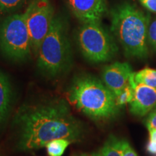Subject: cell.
Listing matches in <instances>:
<instances>
[{
	"mask_svg": "<svg viewBox=\"0 0 156 156\" xmlns=\"http://www.w3.org/2000/svg\"><path fill=\"white\" fill-rule=\"evenodd\" d=\"M13 123L18 129L17 147L21 151L46 147L56 139L79 142L85 134L83 124L63 99L23 106L17 111Z\"/></svg>",
	"mask_w": 156,
	"mask_h": 156,
	"instance_id": "obj_1",
	"label": "cell"
},
{
	"mask_svg": "<svg viewBox=\"0 0 156 156\" xmlns=\"http://www.w3.org/2000/svg\"><path fill=\"white\" fill-rule=\"evenodd\" d=\"M111 31L129 57L145 58L148 55L147 30L151 15L129 2L111 9Z\"/></svg>",
	"mask_w": 156,
	"mask_h": 156,
	"instance_id": "obj_2",
	"label": "cell"
},
{
	"mask_svg": "<svg viewBox=\"0 0 156 156\" xmlns=\"http://www.w3.org/2000/svg\"><path fill=\"white\" fill-rule=\"evenodd\" d=\"M67 98L78 111L95 121L114 119L121 109L116 104V96L102 80L88 74L74 78Z\"/></svg>",
	"mask_w": 156,
	"mask_h": 156,
	"instance_id": "obj_3",
	"label": "cell"
},
{
	"mask_svg": "<svg viewBox=\"0 0 156 156\" xmlns=\"http://www.w3.org/2000/svg\"><path fill=\"white\" fill-rule=\"evenodd\" d=\"M37 66L43 75L56 78L67 73L73 63V49L66 19L54 15L38 53Z\"/></svg>",
	"mask_w": 156,
	"mask_h": 156,
	"instance_id": "obj_4",
	"label": "cell"
},
{
	"mask_svg": "<svg viewBox=\"0 0 156 156\" xmlns=\"http://www.w3.org/2000/svg\"><path fill=\"white\" fill-rule=\"evenodd\" d=\"M76 42L84 58L93 63L110 61L119 51L114 38L101 22L83 23L76 33Z\"/></svg>",
	"mask_w": 156,
	"mask_h": 156,
	"instance_id": "obj_5",
	"label": "cell"
},
{
	"mask_svg": "<svg viewBox=\"0 0 156 156\" xmlns=\"http://www.w3.org/2000/svg\"><path fill=\"white\" fill-rule=\"evenodd\" d=\"M0 51L14 62H25L30 57V37L24 13H12L1 20Z\"/></svg>",
	"mask_w": 156,
	"mask_h": 156,
	"instance_id": "obj_6",
	"label": "cell"
},
{
	"mask_svg": "<svg viewBox=\"0 0 156 156\" xmlns=\"http://www.w3.org/2000/svg\"><path fill=\"white\" fill-rule=\"evenodd\" d=\"M24 15L30 37L32 52L38 55L41 45L53 21L54 7L50 0H32L25 9Z\"/></svg>",
	"mask_w": 156,
	"mask_h": 156,
	"instance_id": "obj_7",
	"label": "cell"
},
{
	"mask_svg": "<svg viewBox=\"0 0 156 156\" xmlns=\"http://www.w3.org/2000/svg\"><path fill=\"white\" fill-rule=\"evenodd\" d=\"M68 8L82 23L101 22L107 12L106 0H65Z\"/></svg>",
	"mask_w": 156,
	"mask_h": 156,
	"instance_id": "obj_8",
	"label": "cell"
},
{
	"mask_svg": "<svg viewBox=\"0 0 156 156\" xmlns=\"http://www.w3.org/2000/svg\"><path fill=\"white\" fill-rule=\"evenodd\" d=\"M133 73L131 65L127 62H116L103 68L101 80L115 96H117L129 83Z\"/></svg>",
	"mask_w": 156,
	"mask_h": 156,
	"instance_id": "obj_9",
	"label": "cell"
},
{
	"mask_svg": "<svg viewBox=\"0 0 156 156\" xmlns=\"http://www.w3.org/2000/svg\"><path fill=\"white\" fill-rule=\"evenodd\" d=\"M130 112L138 116H144L156 107V88L136 83L134 98L129 104Z\"/></svg>",
	"mask_w": 156,
	"mask_h": 156,
	"instance_id": "obj_10",
	"label": "cell"
},
{
	"mask_svg": "<svg viewBox=\"0 0 156 156\" xmlns=\"http://www.w3.org/2000/svg\"><path fill=\"white\" fill-rule=\"evenodd\" d=\"M12 101V87L9 79L0 69V123L7 118Z\"/></svg>",
	"mask_w": 156,
	"mask_h": 156,
	"instance_id": "obj_11",
	"label": "cell"
},
{
	"mask_svg": "<svg viewBox=\"0 0 156 156\" xmlns=\"http://www.w3.org/2000/svg\"><path fill=\"white\" fill-rule=\"evenodd\" d=\"M123 142L114 135H110L98 152L100 156H123Z\"/></svg>",
	"mask_w": 156,
	"mask_h": 156,
	"instance_id": "obj_12",
	"label": "cell"
},
{
	"mask_svg": "<svg viewBox=\"0 0 156 156\" xmlns=\"http://www.w3.org/2000/svg\"><path fill=\"white\" fill-rule=\"evenodd\" d=\"M134 73L132 74L131 77H130L129 83L122 90V91L116 96V102L117 106L119 108H122L126 104H129L131 103L134 98V88L136 83L134 81Z\"/></svg>",
	"mask_w": 156,
	"mask_h": 156,
	"instance_id": "obj_13",
	"label": "cell"
},
{
	"mask_svg": "<svg viewBox=\"0 0 156 156\" xmlns=\"http://www.w3.org/2000/svg\"><path fill=\"white\" fill-rule=\"evenodd\" d=\"M134 81L136 83L143 84L156 88V69L152 68H144L137 73H134Z\"/></svg>",
	"mask_w": 156,
	"mask_h": 156,
	"instance_id": "obj_14",
	"label": "cell"
},
{
	"mask_svg": "<svg viewBox=\"0 0 156 156\" xmlns=\"http://www.w3.org/2000/svg\"><path fill=\"white\" fill-rule=\"evenodd\" d=\"M71 141L67 139H56L46 144V151L49 156H63Z\"/></svg>",
	"mask_w": 156,
	"mask_h": 156,
	"instance_id": "obj_15",
	"label": "cell"
},
{
	"mask_svg": "<svg viewBox=\"0 0 156 156\" xmlns=\"http://www.w3.org/2000/svg\"><path fill=\"white\" fill-rule=\"evenodd\" d=\"M28 2V0H0V15L14 13Z\"/></svg>",
	"mask_w": 156,
	"mask_h": 156,
	"instance_id": "obj_16",
	"label": "cell"
},
{
	"mask_svg": "<svg viewBox=\"0 0 156 156\" xmlns=\"http://www.w3.org/2000/svg\"><path fill=\"white\" fill-rule=\"evenodd\" d=\"M147 43L156 50V19L150 23L148 27Z\"/></svg>",
	"mask_w": 156,
	"mask_h": 156,
	"instance_id": "obj_17",
	"label": "cell"
},
{
	"mask_svg": "<svg viewBox=\"0 0 156 156\" xmlns=\"http://www.w3.org/2000/svg\"><path fill=\"white\" fill-rule=\"evenodd\" d=\"M145 124L148 131L156 129V107L148 114L145 121Z\"/></svg>",
	"mask_w": 156,
	"mask_h": 156,
	"instance_id": "obj_18",
	"label": "cell"
},
{
	"mask_svg": "<svg viewBox=\"0 0 156 156\" xmlns=\"http://www.w3.org/2000/svg\"><path fill=\"white\" fill-rule=\"evenodd\" d=\"M139 2L148 11L156 13V0H139Z\"/></svg>",
	"mask_w": 156,
	"mask_h": 156,
	"instance_id": "obj_19",
	"label": "cell"
},
{
	"mask_svg": "<svg viewBox=\"0 0 156 156\" xmlns=\"http://www.w3.org/2000/svg\"><path fill=\"white\" fill-rule=\"evenodd\" d=\"M123 156H137L136 152L125 140L123 142Z\"/></svg>",
	"mask_w": 156,
	"mask_h": 156,
	"instance_id": "obj_20",
	"label": "cell"
},
{
	"mask_svg": "<svg viewBox=\"0 0 156 156\" xmlns=\"http://www.w3.org/2000/svg\"><path fill=\"white\" fill-rule=\"evenodd\" d=\"M146 150H147V151L149 153L155 155V154H156V142L150 141L149 140L147 147H146Z\"/></svg>",
	"mask_w": 156,
	"mask_h": 156,
	"instance_id": "obj_21",
	"label": "cell"
},
{
	"mask_svg": "<svg viewBox=\"0 0 156 156\" xmlns=\"http://www.w3.org/2000/svg\"><path fill=\"white\" fill-rule=\"evenodd\" d=\"M150 133V141L156 142V129L149 131Z\"/></svg>",
	"mask_w": 156,
	"mask_h": 156,
	"instance_id": "obj_22",
	"label": "cell"
},
{
	"mask_svg": "<svg viewBox=\"0 0 156 156\" xmlns=\"http://www.w3.org/2000/svg\"><path fill=\"white\" fill-rule=\"evenodd\" d=\"M75 156H92V155H90L88 154H80V155H75Z\"/></svg>",
	"mask_w": 156,
	"mask_h": 156,
	"instance_id": "obj_23",
	"label": "cell"
},
{
	"mask_svg": "<svg viewBox=\"0 0 156 156\" xmlns=\"http://www.w3.org/2000/svg\"><path fill=\"white\" fill-rule=\"evenodd\" d=\"M92 156H100L99 155V154H98V153H93V155H91Z\"/></svg>",
	"mask_w": 156,
	"mask_h": 156,
	"instance_id": "obj_24",
	"label": "cell"
}]
</instances>
